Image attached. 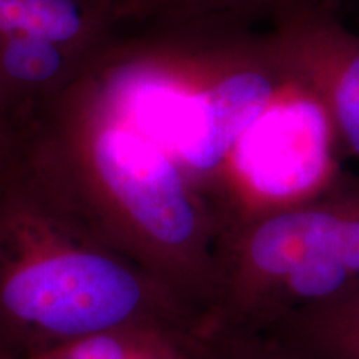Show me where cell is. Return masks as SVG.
Here are the masks:
<instances>
[{
    "instance_id": "cell-1",
    "label": "cell",
    "mask_w": 359,
    "mask_h": 359,
    "mask_svg": "<svg viewBox=\"0 0 359 359\" xmlns=\"http://www.w3.org/2000/svg\"><path fill=\"white\" fill-rule=\"evenodd\" d=\"M90 64L13 120L8 150L27 148L40 182L120 233L163 275L217 288L212 241L222 226L213 208L116 109Z\"/></svg>"
},
{
    "instance_id": "cell-2",
    "label": "cell",
    "mask_w": 359,
    "mask_h": 359,
    "mask_svg": "<svg viewBox=\"0 0 359 359\" xmlns=\"http://www.w3.org/2000/svg\"><path fill=\"white\" fill-rule=\"evenodd\" d=\"M92 70L212 206L238 138L291 77L268 30L208 25L122 29Z\"/></svg>"
},
{
    "instance_id": "cell-3",
    "label": "cell",
    "mask_w": 359,
    "mask_h": 359,
    "mask_svg": "<svg viewBox=\"0 0 359 359\" xmlns=\"http://www.w3.org/2000/svg\"><path fill=\"white\" fill-rule=\"evenodd\" d=\"M217 290L228 325L275 331L359 283V180L222 228Z\"/></svg>"
},
{
    "instance_id": "cell-4",
    "label": "cell",
    "mask_w": 359,
    "mask_h": 359,
    "mask_svg": "<svg viewBox=\"0 0 359 359\" xmlns=\"http://www.w3.org/2000/svg\"><path fill=\"white\" fill-rule=\"evenodd\" d=\"M7 258L0 303L13 320L65 341L138 325L151 311V285L127 264L79 245L55 213L29 193L0 210Z\"/></svg>"
},
{
    "instance_id": "cell-5",
    "label": "cell",
    "mask_w": 359,
    "mask_h": 359,
    "mask_svg": "<svg viewBox=\"0 0 359 359\" xmlns=\"http://www.w3.org/2000/svg\"><path fill=\"white\" fill-rule=\"evenodd\" d=\"M339 147L325 103L291 74L228 156L213 200L219 226L331 191L343 180Z\"/></svg>"
},
{
    "instance_id": "cell-6",
    "label": "cell",
    "mask_w": 359,
    "mask_h": 359,
    "mask_svg": "<svg viewBox=\"0 0 359 359\" xmlns=\"http://www.w3.org/2000/svg\"><path fill=\"white\" fill-rule=\"evenodd\" d=\"M286 67L321 98L341 148L359 158V34L336 19L330 4L266 29Z\"/></svg>"
},
{
    "instance_id": "cell-7",
    "label": "cell",
    "mask_w": 359,
    "mask_h": 359,
    "mask_svg": "<svg viewBox=\"0 0 359 359\" xmlns=\"http://www.w3.org/2000/svg\"><path fill=\"white\" fill-rule=\"evenodd\" d=\"M120 30L97 0H0V70L48 43L97 53Z\"/></svg>"
},
{
    "instance_id": "cell-8",
    "label": "cell",
    "mask_w": 359,
    "mask_h": 359,
    "mask_svg": "<svg viewBox=\"0 0 359 359\" xmlns=\"http://www.w3.org/2000/svg\"><path fill=\"white\" fill-rule=\"evenodd\" d=\"M327 0H133L127 27H273L286 17Z\"/></svg>"
},
{
    "instance_id": "cell-9",
    "label": "cell",
    "mask_w": 359,
    "mask_h": 359,
    "mask_svg": "<svg viewBox=\"0 0 359 359\" xmlns=\"http://www.w3.org/2000/svg\"><path fill=\"white\" fill-rule=\"evenodd\" d=\"M269 333L311 359H359V283Z\"/></svg>"
},
{
    "instance_id": "cell-10",
    "label": "cell",
    "mask_w": 359,
    "mask_h": 359,
    "mask_svg": "<svg viewBox=\"0 0 359 359\" xmlns=\"http://www.w3.org/2000/svg\"><path fill=\"white\" fill-rule=\"evenodd\" d=\"M34 359H193L170 336L154 325H130L70 339Z\"/></svg>"
},
{
    "instance_id": "cell-11",
    "label": "cell",
    "mask_w": 359,
    "mask_h": 359,
    "mask_svg": "<svg viewBox=\"0 0 359 359\" xmlns=\"http://www.w3.org/2000/svg\"><path fill=\"white\" fill-rule=\"evenodd\" d=\"M230 333L226 359H311L276 333L231 326Z\"/></svg>"
},
{
    "instance_id": "cell-12",
    "label": "cell",
    "mask_w": 359,
    "mask_h": 359,
    "mask_svg": "<svg viewBox=\"0 0 359 359\" xmlns=\"http://www.w3.org/2000/svg\"><path fill=\"white\" fill-rule=\"evenodd\" d=\"M97 2L105 7L107 11L115 17V20L118 22L120 27L123 29L125 24H127L128 13H130V8H132L133 0H97Z\"/></svg>"
},
{
    "instance_id": "cell-13",
    "label": "cell",
    "mask_w": 359,
    "mask_h": 359,
    "mask_svg": "<svg viewBox=\"0 0 359 359\" xmlns=\"http://www.w3.org/2000/svg\"><path fill=\"white\" fill-rule=\"evenodd\" d=\"M8 145H11V122L0 105V155L8 151Z\"/></svg>"
}]
</instances>
